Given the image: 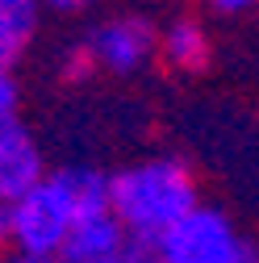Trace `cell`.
I'll return each instance as SVG.
<instances>
[{"instance_id": "cell-1", "label": "cell", "mask_w": 259, "mask_h": 263, "mask_svg": "<svg viewBox=\"0 0 259 263\" xmlns=\"http://www.w3.org/2000/svg\"><path fill=\"white\" fill-rule=\"evenodd\" d=\"M201 205L197 172L176 155L138 159L113 172V213L134 242H155Z\"/></svg>"}, {"instance_id": "cell-2", "label": "cell", "mask_w": 259, "mask_h": 263, "mask_svg": "<svg viewBox=\"0 0 259 263\" xmlns=\"http://www.w3.org/2000/svg\"><path fill=\"white\" fill-rule=\"evenodd\" d=\"M255 247L234 226V217L205 201L188 217H180L163 238L151 242L155 263H247Z\"/></svg>"}, {"instance_id": "cell-3", "label": "cell", "mask_w": 259, "mask_h": 263, "mask_svg": "<svg viewBox=\"0 0 259 263\" xmlns=\"http://www.w3.org/2000/svg\"><path fill=\"white\" fill-rule=\"evenodd\" d=\"M76 221H80V196H76V184H71V167H59L29 196L17 201V242H13V251L59 259Z\"/></svg>"}, {"instance_id": "cell-4", "label": "cell", "mask_w": 259, "mask_h": 263, "mask_svg": "<svg viewBox=\"0 0 259 263\" xmlns=\"http://www.w3.org/2000/svg\"><path fill=\"white\" fill-rule=\"evenodd\" d=\"M96 67L109 76H130L138 71L151 54H159V34L146 17H109L84 38Z\"/></svg>"}, {"instance_id": "cell-5", "label": "cell", "mask_w": 259, "mask_h": 263, "mask_svg": "<svg viewBox=\"0 0 259 263\" xmlns=\"http://www.w3.org/2000/svg\"><path fill=\"white\" fill-rule=\"evenodd\" d=\"M46 155L25 125H13L0 134V201H21L46 180Z\"/></svg>"}, {"instance_id": "cell-6", "label": "cell", "mask_w": 259, "mask_h": 263, "mask_svg": "<svg viewBox=\"0 0 259 263\" xmlns=\"http://www.w3.org/2000/svg\"><path fill=\"white\" fill-rule=\"evenodd\" d=\"M130 242V230L117 221L113 209H101V213H84L71 230L67 247H63L59 263H105V259H117Z\"/></svg>"}, {"instance_id": "cell-7", "label": "cell", "mask_w": 259, "mask_h": 263, "mask_svg": "<svg viewBox=\"0 0 259 263\" xmlns=\"http://www.w3.org/2000/svg\"><path fill=\"white\" fill-rule=\"evenodd\" d=\"M159 59H163L176 76H201L209 67V59H213V42L205 34V25L192 21V17L172 21L163 34H159Z\"/></svg>"}, {"instance_id": "cell-8", "label": "cell", "mask_w": 259, "mask_h": 263, "mask_svg": "<svg viewBox=\"0 0 259 263\" xmlns=\"http://www.w3.org/2000/svg\"><path fill=\"white\" fill-rule=\"evenodd\" d=\"M42 29V5L38 0H5L0 5V63H17L29 54Z\"/></svg>"}, {"instance_id": "cell-9", "label": "cell", "mask_w": 259, "mask_h": 263, "mask_svg": "<svg viewBox=\"0 0 259 263\" xmlns=\"http://www.w3.org/2000/svg\"><path fill=\"white\" fill-rule=\"evenodd\" d=\"M96 71H101V67H96L88 42H71L67 50L59 54V80H67V84H84V80H92Z\"/></svg>"}, {"instance_id": "cell-10", "label": "cell", "mask_w": 259, "mask_h": 263, "mask_svg": "<svg viewBox=\"0 0 259 263\" xmlns=\"http://www.w3.org/2000/svg\"><path fill=\"white\" fill-rule=\"evenodd\" d=\"M21 125V84L9 63H0V134Z\"/></svg>"}, {"instance_id": "cell-11", "label": "cell", "mask_w": 259, "mask_h": 263, "mask_svg": "<svg viewBox=\"0 0 259 263\" xmlns=\"http://www.w3.org/2000/svg\"><path fill=\"white\" fill-rule=\"evenodd\" d=\"M13 242H17V205L0 201V255L13 251Z\"/></svg>"}, {"instance_id": "cell-12", "label": "cell", "mask_w": 259, "mask_h": 263, "mask_svg": "<svg viewBox=\"0 0 259 263\" xmlns=\"http://www.w3.org/2000/svg\"><path fill=\"white\" fill-rule=\"evenodd\" d=\"M38 5H42V13H59V17H76V13L92 9L96 0H38Z\"/></svg>"}, {"instance_id": "cell-13", "label": "cell", "mask_w": 259, "mask_h": 263, "mask_svg": "<svg viewBox=\"0 0 259 263\" xmlns=\"http://www.w3.org/2000/svg\"><path fill=\"white\" fill-rule=\"evenodd\" d=\"M209 9L217 17H243V13L259 9V0H209Z\"/></svg>"}, {"instance_id": "cell-14", "label": "cell", "mask_w": 259, "mask_h": 263, "mask_svg": "<svg viewBox=\"0 0 259 263\" xmlns=\"http://www.w3.org/2000/svg\"><path fill=\"white\" fill-rule=\"evenodd\" d=\"M105 263H155V259H151V247L146 242H130L117 259H105Z\"/></svg>"}, {"instance_id": "cell-15", "label": "cell", "mask_w": 259, "mask_h": 263, "mask_svg": "<svg viewBox=\"0 0 259 263\" xmlns=\"http://www.w3.org/2000/svg\"><path fill=\"white\" fill-rule=\"evenodd\" d=\"M0 263H59V259H42V255H25V251H5Z\"/></svg>"}, {"instance_id": "cell-16", "label": "cell", "mask_w": 259, "mask_h": 263, "mask_svg": "<svg viewBox=\"0 0 259 263\" xmlns=\"http://www.w3.org/2000/svg\"><path fill=\"white\" fill-rule=\"evenodd\" d=\"M247 263H259V255H251V259H247Z\"/></svg>"}, {"instance_id": "cell-17", "label": "cell", "mask_w": 259, "mask_h": 263, "mask_svg": "<svg viewBox=\"0 0 259 263\" xmlns=\"http://www.w3.org/2000/svg\"><path fill=\"white\" fill-rule=\"evenodd\" d=\"M0 5H5V0H0Z\"/></svg>"}]
</instances>
